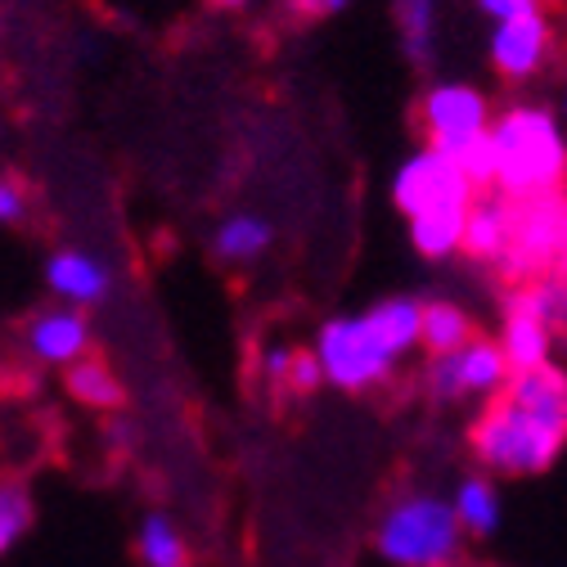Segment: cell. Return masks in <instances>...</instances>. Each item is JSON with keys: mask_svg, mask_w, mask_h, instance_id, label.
I'll list each match as a JSON object with an SVG mask.
<instances>
[{"mask_svg": "<svg viewBox=\"0 0 567 567\" xmlns=\"http://www.w3.org/2000/svg\"><path fill=\"white\" fill-rule=\"evenodd\" d=\"M495 194L514 203L567 189V126L545 104H509L491 122Z\"/></svg>", "mask_w": 567, "mask_h": 567, "instance_id": "1", "label": "cell"}, {"mask_svg": "<svg viewBox=\"0 0 567 567\" xmlns=\"http://www.w3.org/2000/svg\"><path fill=\"white\" fill-rule=\"evenodd\" d=\"M473 460L495 477H540L567 451V419L532 410L509 392L491 396L468 429Z\"/></svg>", "mask_w": 567, "mask_h": 567, "instance_id": "2", "label": "cell"}, {"mask_svg": "<svg viewBox=\"0 0 567 567\" xmlns=\"http://www.w3.org/2000/svg\"><path fill=\"white\" fill-rule=\"evenodd\" d=\"M464 527L451 501L414 491L392 501L374 527V549L392 567H455L464 554Z\"/></svg>", "mask_w": 567, "mask_h": 567, "instance_id": "3", "label": "cell"}, {"mask_svg": "<svg viewBox=\"0 0 567 567\" xmlns=\"http://www.w3.org/2000/svg\"><path fill=\"white\" fill-rule=\"evenodd\" d=\"M316 357L324 365V379L342 392H365L392 379L396 351L379 338L370 316H338L316 333Z\"/></svg>", "mask_w": 567, "mask_h": 567, "instance_id": "4", "label": "cell"}, {"mask_svg": "<svg viewBox=\"0 0 567 567\" xmlns=\"http://www.w3.org/2000/svg\"><path fill=\"white\" fill-rule=\"evenodd\" d=\"M563 266H567V189L518 203L514 244L509 257L501 261V275L509 284H532Z\"/></svg>", "mask_w": 567, "mask_h": 567, "instance_id": "5", "label": "cell"}, {"mask_svg": "<svg viewBox=\"0 0 567 567\" xmlns=\"http://www.w3.org/2000/svg\"><path fill=\"white\" fill-rule=\"evenodd\" d=\"M514 370L501 338H473L460 351H446V357H433L429 370H423V388H429L433 401L442 405H460V401H491L509 388Z\"/></svg>", "mask_w": 567, "mask_h": 567, "instance_id": "6", "label": "cell"}, {"mask_svg": "<svg viewBox=\"0 0 567 567\" xmlns=\"http://www.w3.org/2000/svg\"><path fill=\"white\" fill-rule=\"evenodd\" d=\"M491 122H495L491 100L468 82H433L419 100V131L429 135L433 150L451 158L464 154L473 140H482Z\"/></svg>", "mask_w": 567, "mask_h": 567, "instance_id": "7", "label": "cell"}, {"mask_svg": "<svg viewBox=\"0 0 567 567\" xmlns=\"http://www.w3.org/2000/svg\"><path fill=\"white\" fill-rule=\"evenodd\" d=\"M473 198H477V185L468 181V172L433 145L414 150L392 176V203L405 212V217H419V212H433V207H451V203H473Z\"/></svg>", "mask_w": 567, "mask_h": 567, "instance_id": "8", "label": "cell"}, {"mask_svg": "<svg viewBox=\"0 0 567 567\" xmlns=\"http://www.w3.org/2000/svg\"><path fill=\"white\" fill-rule=\"evenodd\" d=\"M554 54V19L545 10L509 19V23H491L486 37V59L505 82H532L545 73V63Z\"/></svg>", "mask_w": 567, "mask_h": 567, "instance_id": "9", "label": "cell"}, {"mask_svg": "<svg viewBox=\"0 0 567 567\" xmlns=\"http://www.w3.org/2000/svg\"><path fill=\"white\" fill-rule=\"evenodd\" d=\"M514 217H518L514 198L495 194V189L477 194V203L468 212V230H464V257L501 270V261L509 257V244H514Z\"/></svg>", "mask_w": 567, "mask_h": 567, "instance_id": "10", "label": "cell"}, {"mask_svg": "<svg viewBox=\"0 0 567 567\" xmlns=\"http://www.w3.org/2000/svg\"><path fill=\"white\" fill-rule=\"evenodd\" d=\"M28 342L41 361L50 365H73L91 351V329H86V316H78V307L68 311H41L28 329Z\"/></svg>", "mask_w": 567, "mask_h": 567, "instance_id": "11", "label": "cell"}, {"mask_svg": "<svg viewBox=\"0 0 567 567\" xmlns=\"http://www.w3.org/2000/svg\"><path fill=\"white\" fill-rule=\"evenodd\" d=\"M473 203H451V207H433V212H419V217H410V244H414V252L423 261H446V257L464 252V230H468Z\"/></svg>", "mask_w": 567, "mask_h": 567, "instance_id": "12", "label": "cell"}, {"mask_svg": "<svg viewBox=\"0 0 567 567\" xmlns=\"http://www.w3.org/2000/svg\"><path fill=\"white\" fill-rule=\"evenodd\" d=\"M45 284L73 307H91L109 293V266L95 261L91 252H54L45 261Z\"/></svg>", "mask_w": 567, "mask_h": 567, "instance_id": "13", "label": "cell"}, {"mask_svg": "<svg viewBox=\"0 0 567 567\" xmlns=\"http://www.w3.org/2000/svg\"><path fill=\"white\" fill-rule=\"evenodd\" d=\"M554 329L540 320V316H527V311H505V324H501V347L509 357V370L514 374H527V370H540V365H554L549 351H554Z\"/></svg>", "mask_w": 567, "mask_h": 567, "instance_id": "14", "label": "cell"}, {"mask_svg": "<svg viewBox=\"0 0 567 567\" xmlns=\"http://www.w3.org/2000/svg\"><path fill=\"white\" fill-rule=\"evenodd\" d=\"M396 32H401V54L414 68H429L437 59V19L442 6L437 0H392Z\"/></svg>", "mask_w": 567, "mask_h": 567, "instance_id": "15", "label": "cell"}, {"mask_svg": "<svg viewBox=\"0 0 567 567\" xmlns=\"http://www.w3.org/2000/svg\"><path fill=\"white\" fill-rule=\"evenodd\" d=\"M455 514H460V527L477 540L495 536L501 532V518H505V505H501V491H495V482L486 473H473L455 486Z\"/></svg>", "mask_w": 567, "mask_h": 567, "instance_id": "16", "label": "cell"}, {"mask_svg": "<svg viewBox=\"0 0 567 567\" xmlns=\"http://www.w3.org/2000/svg\"><path fill=\"white\" fill-rule=\"evenodd\" d=\"M365 316H370V324L379 329V338L396 351V361L410 357L414 347H423V302H419V298L396 293V298L374 302Z\"/></svg>", "mask_w": 567, "mask_h": 567, "instance_id": "17", "label": "cell"}, {"mask_svg": "<svg viewBox=\"0 0 567 567\" xmlns=\"http://www.w3.org/2000/svg\"><path fill=\"white\" fill-rule=\"evenodd\" d=\"M477 338L473 329V316L460 307V302H423V351L429 357H446V351H460Z\"/></svg>", "mask_w": 567, "mask_h": 567, "instance_id": "18", "label": "cell"}, {"mask_svg": "<svg viewBox=\"0 0 567 567\" xmlns=\"http://www.w3.org/2000/svg\"><path fill=\"white\" fill-rule=\"evenodd\" d=\"M63 388L73 392L82 405L91 410H117L122 405V379L100 361V357H82L73 365H63Z\"/></svg>", "mask_w": 567, "mask_h": 567, "instance_id": "19", "label": "cell"}, {"mask_svg": "<svg viewBox=\"0 0 567 567\" xmlns=\"http://www.w3.org/2000/svg\"><path fill=\"white\" fill-rule=\"evenodd\" d=\"M270 248V226L261 217H248V212H235L217 226V239H212V252L230 266H248Z\"/></svg>", "mask_w": 567, "mask_h": 567, "instance_id": "20", "label": "cell"}, {"mask_svg": "<svg viewBox=\"0 0 567 567\" xmlns=\"http://www.w3.org/2000/svg\"><path fill=\"white\" fill-rule=\"evenodd\" d=\"M140 558H145V567H185L189 563V549L172 518L150 514L140 523Z\"/></svg>", "mask_w": 567, "mask_h": 567, "instance_id": "21", "label": "cell"}, {"mask_svg": "<svg viewBox=\"0 0 567 567\" xmlns=\"http://www.w3.org/2000/svg\"><path fill=\"white\" fill-rule=\"evenodd\" d=\"M32 491L19 477H0V554H10L32 527Z\"/></svg>", "mask_w": 567, "mask_h": 567, "instance_id": "22", "label": "cell"}, {"mask_svg": "<svg viewBox=\"0 0 567 567\" xmlns=\"http://www.w3.org/2000/svg\"><path fill=\"white\" fill-rule=\"evenodd\" d=\"M329 379H324V365L316 357V347H298L293 351V365H289V383H284V392H293V396H311L320 392Z\"/></svg>", "mask_w": 567, "mask_h": 567, "instance_id": "23", "label": "cell"}, {"mask_svg": "<svg viewBox=\"0 0 567 567\" xmlns=\"http://www.w3.org/2000/svg\"><path fill=\"white\" fill-rule=\"evenodd\" d=\"M477 10H482L491 23H509V19H523V14L545 10V0H477Z\"/></svg>", "mask_w": 567, "mask_h": 567, "instance_id": "24", "label": "cell"}, {"mask_svg": "<svg viewBox=\"0 0 567 567\" xmlns=\"http://www.w3.org/2000/svg\"><path fill=\"white\" fill-rule=\"evenodd\" d=\"M23 217H28V198H23L19 181L0 176V221H6V226H19Z\"/></svg>", "mask_w": 567, "mask_h": 567, "instance_id": "25", "label": "cell"}, {"mask_svg": "<svg viewBox=\"0 0 567 567\" xmlns=\"http://www.w3.org/2000/svg\"><path fill=\"white\" fill-rule=\"evenodd\" d=\"M289 365H293V351L289 347H275L270 357H266V379L275 388H284V383H289Z\"/></svg>", "mask_w": 567, "mask_h": 567, "instance_id": "26", "label": "cell"}, {"mask_svg": "<svg viewBox=\"0 0 567 567\" xmlns=\"http://www.w3.org/2000/svg\"><path fill=\"white\" fill-rule=\"evenodd\" d=\"M347 6H351V0H293V10L302 19H329V14L347 10Z\"/></svg>", "mask_w": 567, "mask_h": 567, "instance_id": "27", "label": "cell"}, {"mask_svg": "<svg viewBox=\"0 0 567 567\" xmlns=\"http://www.w3.org/2000/svg\"><path fill=\"white\" fill-rule=\"evenodd\" d=\"M217 10H239V6H248V0H212Z\"/></svg>", "mask_w": 567, "mask_h": 567, "instance_id": "28", "label": "cell"}, {"mask_svg": "<svg viewBox=\"0 0 567 567\" xmlns=\"http://www.w3.org/2000/svg\"><path fill=\"white\" fill-rule=\"evenodd\" d=\"M558 117H563V126H567V91H563V104H558Z\"/></svg>", "mask_w": 567, "mask_h": 567, "instance_id": "29", "label": "cell"}]
</instances>
